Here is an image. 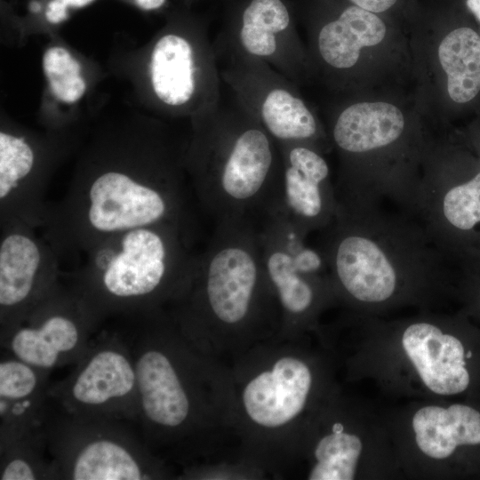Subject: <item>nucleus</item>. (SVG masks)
Here are the masks:
<instances>
[{"label":"nucleus","instance_id":"nucleus-11","mask_svg":"<svg viewBox=\"0 0 480 480\" xmlns=\"http://www.w3.org/2000/svg\"><path fill=\"white\" fill-rule=\"evenodd\" d=\"M129 421L86 419L54 410L44 424L58 479L151 480L172 476Z\"/></svg>","mask_w":480,"mask_h":480},{"label":"nucleus","instance_id":"nucleus-33","mask_svg":"<svg viewBox=\"0 0 480 480\" xmlns=\"http://www.w3.org/2000/svg\"><path fill=\"white\" fill-rule=\"evenodd\" d=\"M474 143H475V147L477 148V154L480 157V134L478 135L475 134Z\"/></svg>","mask_w":480,"mask_h":480},{"label":"nucleus","instance_id":"nucleus-5","mask_svg":"<svg viewBox=\"0 0 480 480\" xmlns=\"http://www.w3.org/2000/svg\"><path fill=\"white\" fill-rule=\"evenodd\" d=\"M237 461L259 476L297 469L317 416L342 388L318 333L276 336L230 364Z\"/></svg>","mask_w":480,"mask_h":480},{"label":"nucleus","instance_id":"nucleus-21","mask_svg":"<svg viewBox=\"0 0 480 480\" xmlns=\"http://www.w3.org/2000/svg\"><path fill=\"white\" fill-rule=\"evenodd\" d=\"M283 172L280 211L306 235L317 233L338 211L330 167L317 148L299 142L280 143Z\"/></svg>","mask_w":480,"mask_h":480},{"label":"nucleus","instance_id":"nucleus-9","mask_svg":"<svg viewBox=\"0 0 480 480\" xmlns=\"http://www.w3.org/2000/svg\"><path fill=\"white\" fill-rule=\"evenodd\" d=\"M299 468L308 480L404 478L383 409L343 388L310 428Z\"/></svg>","mask_w":480,"mask_h":480},{"label":"nucleus","instance_id":"nucleus-19","mask_svg":"<svg viewBox=\"0 0 480 480\" xmlns=\"http://www.w3.org/2000/svg\"><path fill=\"white\" fill-rule=\"evenodd\" d=\"M0 332L17 324L61 280V261L36 228L0 223Z\"/></svg>","mask_w":480,"mask_h":480},{"label":"nucleus","instance_id":"nucleus-7","mask_svg":"<svg viewBox=\"0 0 480 480\" xmlns=\"http://www.w3.org/2000/svg\"><path fill=\"white\" fill-rule=\"evenodd\" d=\"M185 166L201 205L216 221L256 224L280 206V147L233 95L193 117Z\"/></svg>","mask_w":480,"mask_h":480},{"label":"nucleus","instance_id":"nucleus-34","mask_svg":"<svg viewBox=\"0 0 480 480\" xmlns=\"http://www.w3.org/2000/svg\"><path fill=\"white\" fill-rule=\"evenodd\" d=\"M184 1H185V4H186L187 5H188L189 3H191L192 1H195V0H184Z\"/></svg>","mask_w":480,"mask_h":480},{"label":"nucleus","instance_id":"nucleus-31","mask_svg":"<svg viewBox=\"0 0 480 480\" xmlns=\"http://www.w3.org/2000/svg\"><path fill=\"white\" fill-rule=\"evenodd\" d=\"M138 9L145 12H156L165 8L168 0H124Z\"/></svg>","mask_w":480,"mask_h":480},{"label":"nucleus","instance_id":"nucleus-24","mask_svg":"<svg viewBox=\"0 0 480 480\" xmlns=\"http://www.w3.org/2000/svg\"><path fill=\"white\" fill-rule=\"evenodd\" d=\"M438 57L450 99L460 105L476 100L480 96V33L468 22H460L442 40Z\"/></svg>","mask_w":480,"mask_h":480},{"label":"nucleus","instance_id":"nucleus-30","mask_svg":"<svg viewBox=\"0 0 480 480\" xmlns=\"http://www.w3.org/2000/svg\"><path fill=\"white\" fill-rule=\"evenodd\" d=\"M351 4L373 13H385L399 5L401 0H348Z\"/></svg>","mask_w":480,"mask_h":480},{"label":"nucleus","instance_id":"nucleus-32","mask_svg":"<svg viewBox=\"0 0 480 480\" xmlns=\"http://www.w3.org/2000/svg\"><path fill=\"white\" fill-rule=\"evenodd\" d=\"M467 11L480 22V0H460Z\"/></svg>","mask_w":480,"mask_h":480},{"label":"nucleus","instance_id":"nucleus-29","mask_svg":"<svg viewBox=\"0 0 480 480\" xmlns=\"http://www.w3.org/2000/svg\"><path fill=\"white\" fill-rule=\"evenodd\" d=\"M47 81L53 96L65 103L76 102L86 91V82L82 74L67 73Z\"/></svg>","mask_w":480,"mask_h":480},{"label":"nucleus","instance_id":"nucleus-3","mask_svg":"<svg viewBox=\"0 0 480 480\" xmlns=\"http://www.w3.org/2000/svg\"><path fill=\"white\" fill-rule=\"evenodd\" d=\"M464 312H340L321 338L347 380L399 400L480 403V329Z\"/></svg>","mask_w":480,"mask_h":480},{"label":"nucleus","instance_id":"nucleus-17","mask_svg":"<svg viewBox=\"0 0 480 480\" xmlns=\"http://www.w3.org/2000/svg\"><path fill=\"white\" fill-rule=\"evenodd\" d=\"M293 0H226L214 48L219 59L249 56L300 82L308 58L299 38Z\"/></svg>","mask_w":480,"mask_h":480},{"label":"nucleus","instance_id":"nucleus-4","mask_svg":"<svg viewBox=\"0 0 480 480\" xmlns=\"http://www.w3.org/2000/svg\"><path fill=\"white\" fill-rule=\"evenodd\" d=\"M342 311L387 316L440 309L455 298L452 260L412 215L388 206L345 208L317 232Z\"/></svg>","mask_w":480,"mask_h":480},{"label":"nucleus","instance_id":"nucleus-22","mask_svg":"<svg viewBox=\"0 0 480 480\" xmlns=\"http://www.w3.org/2000/svg\"><path fill=\"white\" fill-rule=\"evenodd\" d=\"M52 372L4 352L0 361V444L43 428L51 411Z\"/></svg>","mask_w":480,"mask_h":480},{"label":"nucleus","instance_id":"nucleus-13","mask_svg":"<svg viewBox=\"0 0 480 480\" xmlns=\"http://www.w3.org/2000/svg\"><path fill=\"white\" fill-rule=\"evenodd\" d=\"M258 235L265 271L281 310L279 334L317 333L324 313L337 307L321 252L281 214L260 222Z\"/></svg>","mask_w":480,"mask_h":480},{"label":"nucleus","instance_id":"nucleus-16","mask_svg":"<svg viewBox=\"0 0 480 480\" xmlns=\"http://www.w3.org/2000/svg\"><path fill=\"white\" fill-rule=\"evenodd\" d=\"M412 215L454 263L480 252V157L460 152L420 177Z\"/></svg>","mask_w":480,"mask_h":480},{"label":"nucleus","instance_id":"nucleus-15","mask_svg":"<svg viewBox=\"0 0 480 480\" xmlns=\"http://www.w3.org/2000/svg\"><path fill=\"white\" fill-rule=\"evenodd\" d=\"M103 322L63 278L24 317L0 332L1 348L35 367L52 372L76 364Z\"/></svg>","mask_w":480,"mask_h":480},{"label":"nucleus","instance_id":"nucleus-10","mask_svg":"<svg viewBox=\"0 0 480 480\" xmlns=\"http://www.w3.org/2000/svg\"><path fill=\"white\" fill-rule=\"evenodd\" d=\"M383 412L404 478L480 472V403L411 400Z\"/></svg>","mask_w":480,"mask_h":480},{"label":"nucleus","instance_id":"nucleus-20","mask_svg":"<svg viewBox=\"0 0 480 480\" xmlns=\"http://www.w3.org/2000/svg\"><path fill=\"white\" fill-rule=\"evenodd\" d=\"M48 150L26 134L0 132V223L22 221L44 228L50 213L46 201L51 177Z\"/></svg>","mask_w":480,"mask_h":480},{"label":"nucleus","instance_id":"nucleus-23","mask_svg":"<svg viewBox=\"0 0 480 480\" xmlns=\"http://www.w3.org/2000/svg\"><path fill=\"white\" fill-rule=\"evenodd\" d=\"M405 132L403 113L388 102H358L342 109L331 129V140L346 167L357 157L398 143Z\"/></svg>","mask_w":480,"mask_h":480},{"label":"nucleus","instance_id":"nucleus-8","mask_svg":"<svg viewBox=\"0 0 480 480\" xmlns=\"http://www.w3.org/2000/svg\"><path fill=\"white\" fill-rule=\"evenodd\" d=\"M190 236L157 224L110 236L84 253V262L62 277L106 320L166 309L183 292L195 254Z\"/></svg>","mask_w":480,"mask_h":480},{"label":"nucleus","instance_id":"nucleus-1","mask_svg":"<svg viewBox=\"0 0 480 480\" xmlns=\"http://www.w3.org/2000/svg\"><path fill=\"white\" fill-rule=\"evenodd\" d=\"M137 379V420L148 449L182 469L236 460L228 364L196 348L166 309L116 317Z\"/></svg>","mask_w":480,"mask_h":480},{"label":"nucleus","instance_id":"nucleus-14","mask_svg":"<svg viewBox=\"0 0 480 480\" xmlns=\"http://www.w3.org/2000/svg\"><path fill=\"white\" fill-rule=\"evenodd\" d=\"M48 394L52 407L60 412L136 424L135 367L118 328L100 330L70 373L51 384Z\"/></svg>","mask_w":480,"mask_h":480},{"label":"nucleus","instance_id":"nucleus-28","mask_svg":"<svg viewBox=\"0 0 480 480\" xmlns=\"http://www.w3.org/2000/svg\"><path fill=\"white\" fill-rule=\"evenodd\" d=\"M43 69L47 78L67 73L82 74V67L65 48L52 46L48 48L43 57Z\"/></svg>","mask_w":480,"mask_h":480},{"label":"nucleus","instance_id":"nucleus-27","mask_svg":"<svg viewBox=\"0 0 480 480\" xmlns=\"http://www.w3.org/2000/svg\"><path fill=\"white\" fill-rule=\"evenodd\" d=\"M96 0H32L29 11L42 13L50 25H58L68 20L72 11L82 9Z\"/></svg>","mask_w":480,"mask_h":480},{"label":"nucleus","instance_id":"nucleus-25","mask_svg":"<svg viewBox=\"0 0 480 480\" xmlns=\"http://www.w3.org/2000/svg\"><path fill=\"white\" fill-rule=\"evenodd\" d=\"M58 479L44 428L0 444V480Z\"/></svg>","mask_w":480,"mask_h":480},{"label":"nucleus","instance_id":"nucleus-26","mask_svg":"<svg viewBox=\"0 0 480 480\" xmlns=\"http://www.w3.org/2000/svg\"><path fill=\"white\" fill-rule=\"evenodd\" d=\"M455 267L456 299L470 318L480 322V252L459 260Z\"/></svg>","mask_w":480,"mask_h":480},{"label":"nucleus","instance_id":"nucleus-6","mask_svg":"<svg viewBox=\"0 0 480 480\" xmlns=\"http://www.w3.org/2000/svg\"><path fill=\"white\" fill-rule=\"evenodd\" d=\"M199 349L227 364L280 332L281 310L267 276L258 226L246 219L216 221L188 281L166 308Z\"/></svg>","mask_w":480,"mask_h":480},{"label":"nucleus","instance_id":"nucleus-18","mask_svg":"<svg viewBox=\"0 0 480 480\" xmlns=\"http://www.w3.org/2000/svg\"><path fill=\"white\" fill-rule=\"evenodd\" d=\"M220 61L222 83L278 144L306 143L320 149V124L295 82L252 57L230 56Z\"/></svg>","mask_w":480,"mask_h":480},{"label":"nucleus","instance_id":"nucleus-2","mask_svg":"<svg viewBox=\"0 0 480 480\" xmlns=\"http://www.w3.org/2000/svg\"><path fill=\"white\" fill-rule=\"evenodd\" d=\"M185 151L160 126L94 147L43 228L60 261L140 227L170 224L190 236Z\"/></svg>","mask_w":480,"mask_h":480},{"label":"nucleus","instance_id":"nucleus-12","mask_svg":"<svg viewBox=\"0 0 480 480\" xmlns=\"http://www.w3.org/2000/svg\"><path fill=\"white\" fill-rule=\"evenodd\" d=\"M152 98L169 114L195 117L222 99L220 68L207 23L187 8L172 11L150 49Z\"/></svg>","mask_w":480,"mask_h":480}]
</instances>
